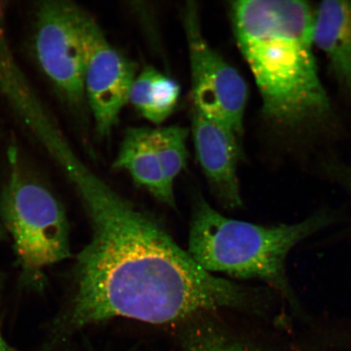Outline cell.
I'll use <instances>...</instances> for the list:
<instances>
[{
	"instance_id": "4",
	"label": "cell",
	"mask_w": 351,
	"mask_h": 351,
	"mask_svg": "<svg viewBox=\"0 0 351 351\" xmlns=\"http://www.w3.org/2000/svg\"><path fill=\"white\" fill-rule=\"evenodd\" d=\"M8 156L10 172L0 191V217L25 276L39 278L46 267L71 257L68 219L51 192L22 169L15 145Z\"/></svg>"
},
{
	"instance_id": "3",
	"label": "cell",
	"mask_w": 351,
	"mask_h": 351,
	"mask_svg": "<svg viewBox=\"0 0 351 351\" xmlns=\"http://www.w3.org/2000/svg\"><path fill=\"white\" fill-rule=\"evenodd\" d=\"M332 221L330 215L319 213L291 225L258 226L223 216L199 197L193 208L187 252L210 274L270 285L297 309L285 269L288 254Z\"/></svg>"
},
{
	"instance_id": "11",
	"label": "cell",
	"mask_w": 351,
	"mask_h": 351,
	"mask_svg": "<svg viewBox=\"0 0 351 351\" xmlns=\"http://www.w3.org/2000/svg\"><path fill=\"white\" fill-rule=\"evenodd\" d=\"M180 94L181 88L173 78L147 66L136 76L128 103L145 119L159 125L175 111Z\"/></svg>"
},
{
	"instance_id": "16",
	"label": "cell",
	"mask_w": 351,
	"mask_h": 351,
	"mask_svg": "<svg viewBox=\"0 0 351 351\" xmlns=\"http://www.w3.org/2000/svg\"><path fill=\"white\" fill-rule=\"evenodd\" d=\"M4 234H5V232H4L2 226L0 225V239L3 238Z\"/></svg>"
},
{
	"instance_id": "5",
	"label": "cell",
	"mask_w": 351,
	"mask_h": 351,
	"mask_svg": "<svg viewBox=\"0 0 351 351\" xmlns=\"http://www.w3.org/2000/svg\"><path fill=\"white\" fill-rule=\"evenodd\" d=\"M182 19L190 60L192 108L225 126L241 142L248 99L247 82L210 45L195 3L186 4Z\"/></svg>"
},
{
	"instance_id": "1",
	"label": "cell",
	"mask_w": 351,
	"mask_h": 351,
	"mask_svg": "<svg viewBox=\"0 0 351 351\" xmlns=\"http://www.w3.org/2000/svg\"><path fill=\"white\" fill-rule=\"evenodd\" d=\"M68 179L90 238L77 254L63 326L72 330L114 318L164 324L210 311L267 306L261 291L204 270L155 218L86 165Z\"/></svg>"
},
{
	"instance_id": "12",
	"label": "cell",
	"mask_w": 351,
	"mask_h": 351,
	"mask_svg": "<svg viewBox=\"0 0 351 351\" xmlns=\"http://www.w3.org/2000/svg\"><path fill=\"white\" fill-rule=\"evenodd\" d=\"M207 313L186 320L182 335L185 351H254L208 317Z\"/></svg>"
},
{
	"instance_id": "6",
	"label": "cell",
	"mask_w": 351,
	"mask_h": 351,
	"mask_svg": "<svg viewBox=\"0 0 351 351\" xmlns=\"http://www.w3.org/2000/svg\"><path fill=\"white\" fill-rule=\"evenodd\" d=\"M82 8L62 0L35 8L34 51L43 72L70 111L80 116L86 104Z\"/></svg>"
},
{
	"instance_id": "14",
	"label": "cell",
	"mask_w": 351,
	"mask_h": 351,
	"mask_svg": "<svg viewBox=\"0 0 351 351\" xmlns=\"http://www.w3.org/2000/svg\"><path fill=\"white\" fill-rule=\"evenodd\" d=\"M0 351H14L4 339L1 331H0Z\"/></svg>"
},
{
	"instance_id": "9",
	"label": "cell",
	"mask_w": 351,
	"mask_h": 351,
	"mask_svg": "<svg viewBox=\"0 0 351 351\" xmlns=\"http://www.w3.org/2000/svg\"><path fill=\"white\" fill-rule=\"evenodd\" d=\"M113 168L125 170L136 185L160 203L176 208L173 184L166 177L154 144L152 128L131 127L125 131Z\"/></svg>"
},
{
	"instance_id": "8",
	"label": "cell",
	"mask_w": 351,
	"mask_h": 351,
	"mask_svg": "<svg viewBox=\"0 0 351 351\" xmlns=\"http://www.w3.org/2000/svg\"><path fill=\"white\" fill-rule=\"evenodd\" d=\"M191 134L197 162L215 196L223 207L243 204L238 178L241 143L218 122L191 107Z\"/></svg>"
},
{
	"instance_id": "10",
	"label": "cell",
	"mask_w": 351,
	"mask_h": 351,
	"mask_svg": "<svg viewBox=\"0 0 351 351\" xmlns=\"http://www.w3.org/2000/svg\"><path fill=\"white\" fill-rule=\"evenodd\" d=\"M315 47L324 52L339 85L351 100V1H323L315 8Z\"/></svg>"
},
{
	"instance_id": "15",
	"label": "cell",
	"mask_w": 351,
	"mask_h": 351,
	"mask_svg": "<svg viewBox=\"0 0 351 351\" xmlns=\"http://www.w3.org/2000/svg\"><path fill=\"white\" fill-rule=\"evenodd\" d=\"M348 176L349 177L346 179V182H348V186L351 191V172L348 173Z\"/></svg>"
},
{
	"instance_id": "2",
	"label": "cell",
	"mask_w": 351,
	"mask_h": 351,
	"mask_svg": "<svg viewBox=\"0 0 351 351\" xmlns=\"http://www.w3.org/2000/svg\"><path fill=\"white\" fill-rule=\"evenodd\" d=\"M230 15L267 119L285 129L326 120L331 104L314 54L315 8L295 0H239Z\"/></svg>"
},
{
	"instance_id": "13",
	"label": "cell",
	"mask_w": 351,
	"mask_h": 351,
	"mask_svg": "<svg viewBox=\"0 0 351 351\" xmlns=\"http://www.w3.org/2000/svg\"><path fill=\"white\" fill-rule=\"evenodd\" d=\"M189 133L188 129L179 125L152 129L154 144L171 183L174 184L175 179L186 167Z\"/></svg>"
},
{
	"instance_id": "7",
	"label": "cell",
	"mask_w": 351,
	"mask_h": 351,
	"mask_svg": "<svg viewBox=\"0 0 351 351\" xmlns=\"http://www.w3.org/2000/svg\"><path fill=\"white\" fill-rule=\"evenodd\" d=\"M81 25L86 58V104L96 133L106 138L128 104L137 69L133 61L112 45L98 22L84 10Z\"/></svg>"
}]
</instances>
